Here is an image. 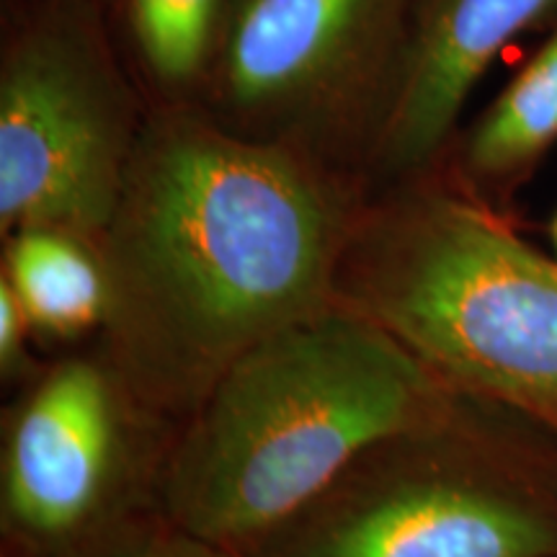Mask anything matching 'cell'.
<instances>
[{
    "label": "cell",
    "instance_id": "cell-1",
    "mask_svg": "<svg viewBox=\"0 0 557 557\" xmlns=\"http://www.w3.org/2000/svg\"><path fill=\"white\" fill-rule=\"evenodd\" d=\"M101 259L139 398L199 408L250 348L331 308L338 214L292 152L169 116L137 139Z\"/></svg>",
    "mask_w": 557,
    "mask_h": 557
},
{
    "label": "cell",
    "instance_id": "cell-2",
    "mask_svg": "<svg viewBox=\"0 0 557 557\" xmlns=\"http://www.w3.org/2000/svg\"><path fill=\"white\" fill-rule=\"evenodd\" d=\"M434 377L354 308L289 325L201 400L165 480L171 524L227 549L278 532L359 455L438 418Z\"/></svg>",
    "mask_w": 557,
    "mask_h": 557
},
{
    "label": "cell",
    "instance_id": "cell-3",
    "mask_svg": "<svg viewBox=\"0 0 557 557\" xmlns=\"http://www.w3.org/2000/svg\"><path fill=\"white\" fill-rule=\"evenodd\" d=\"M351 305L438 377L557 434V263L491 214L431 197L369 235Z\"/></svg>",
    "mask_w": 557,
    "mask_h": 557
},
{
    "label": "cell",
    "instance_id": "cell-4",
    "mask_svg": "<svg viewBox=\"0 0 557 557\" xmlns=\"http://www.w3.org/2000/svg\"><path fill=\"white\" fill-rule=\"evenodd\" d=\"M135 145L94 50L67 29L29 34L0 75V225L107 233Z\"/></svg>",
    "mask_w": 557,
    "mask_h": 557
},
{
    "label": "cell",
    "instance_id": "cell-5",
    "mask_svg": "<svg viewBox=\"0 0 557 557\" xmlns=\"http://www.w3.org/2000/svg\"><path fill=\"white\" fill-rule=\"evenodd\" d=\"M267 557H557V519L496 487L423 480L331 508Z\"/></svg>",
    "mask_w": 557,
    "mask_h": 557
},
{
    "label": "cell",
    "instance_id": "cell-6",
    "mask_svg": "<svg viewBox=\"0 0 557 557\" xmlns=\"http://www.w3.org/2000/svg\"><path fill=\"white\" fill-rule=\"evenodd\" d=\"M116 451L120 416L101 369H54L9 436L3 500L13 529L45 545L78 537L107 498Z\"/></svg>",
    "mask_w": 557,
    "mask_h": 557
},
{
    "label": "cell",
    "instance_id": "cell-7",
    "mask_svg": "<svg viewBox=\"0 0 557 557\" xmlns=\"http://www.w3.org/2000/svg\"><path fill=\"white\" fill-rule=\"evenodd\" d=\"M557 0H426L389 109L385 150L400 169L426 163L493 60Z\"/></svg>",
    "mask_w": 557,
    "mask_h": 557
},
{
    "label": "cell",
    "instance_id": "cell-8",
    "mask_svg": "<svg viewBox=\"0 0 557 557\" xmlns=\"http://www.w3.org/2000/svg\"><path fill=\"white\" fill-rule=\"evenodd\" d=\"M380 0H248L225 47V86L235 107L295 103L338 67Z\"/></svg>",
    "mask_w": 557,
    "mask_h": 557
},
{
    "label": "cell",
    "instance_id": "cell-9",
    "mask_svg": "<svg viewBox=\"0 0 557 557\" xmlns=\"http://www.w3.org/2000/svg\"><path fill=\"white\" fill-rule=\"evenodd\" d=\"M5 261L3 278L34 329L75 336L107 323V269L83 235L47 225L21 227L11 233Z\"/></svg>",
    "mask_w": 557,
    "mask_h": 557
},
{
    "label": "cell",
    "instance_id": "cell-10",
    "mask_svg": "<svg viewBox=\"0 0 557 557\" xmlns=\"http://www.w3.org/2000/svg\"><path fill=\"white\" fill-rule=\"evenodd\" d=\"M557 143V32L500 90L468 139V169L506 178Z\"/></svg>",
    "mask_w": 557,
    "mask_h": 557
},
{
    "label": "cell",
    "instance_id": "cell-11",
    "mask_svg": "<svg viewBox=\"0 0 557 557\" xmlns=\"http://www.w3.org/2000/svg\"><path fill=\"white\" fill-rule=\"evenodd\" d=\"M222 0H129L132 32L160 81L189 83L205 67Z\"/></svg>",
    "mask_w": 557,
    "mask_h": 557
},
{
    "label": "cell",
    "instance_id": "cell-12",
    "mask_svg": "<svg viewBox=\"0 0 557 557\" xmlns=\"http://www.w3.org/2000/svg\"><path fill=\"white\" fill-rule=\"evenodd\" d=\"M86 557H238L233 549L212 545L184 529H143L103 542Z\"/></svg>",
    "mask_w": 557,
    "mask_h": 557
},
{
    "label": "cell",
    "instance_id": "cell-13",
    "mask_svg": "<svg viewBox=\"0 0 557 557\" xmlns=\"http://www.w3.org/2000/svg\"><path fill=\"white\" fill-rule=\"evenodd\" d=\"M29 323L26 312L21 310L16 295L9 282H0V361L5 372H16L24 364V329Z\"/></svg>",
    "mask_w": 557,
    "mask_h": 557
},
{
    "label": "cell",
    "instance_id": "cell-14",
    "mask_svg": "<svg viewBox=\"0 0 557 557\" xmlns=\"http://www.w3.org/2000/svg\"><path fill=\"white\" fill-rule=\"evenodd\" d=\"M553 240H555V250H557V218L553 222Z\"/></svg>",
    "mask_w": 557,
    "mask_h": 557
}]
</instances>
